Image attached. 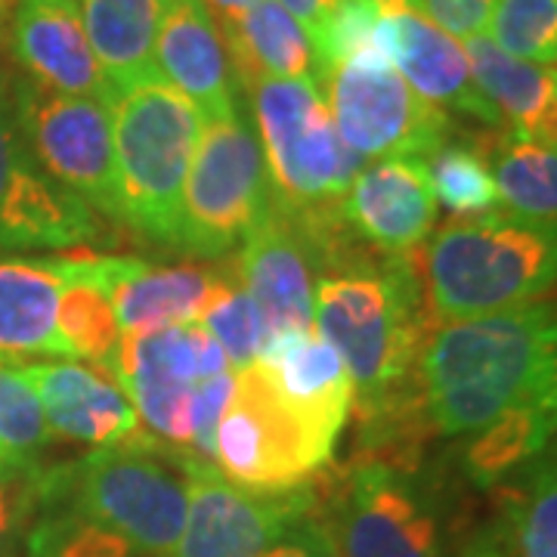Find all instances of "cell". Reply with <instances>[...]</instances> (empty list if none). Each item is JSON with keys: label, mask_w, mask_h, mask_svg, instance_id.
I'll return each instance as SVG.
<instances>
[{"label": "cell", "mask_w": 557, "mask_h": 557, "mask_svg": "<svg viewBox=\"0 0 557 557\" xmlns=\"http://www.w3.org/2000/svg\"><path fill=\"white\" fill-rule=\"evenodd\" d=\"M375 44L421 100L498 127L496 112L474 84L461 40L437 28L418 7L379 13Z\"/></svg>", "instance_id": "e0dca14e"}, {"label": "cell", "mask_w": 557, "mask_h": 557, "mask_svg": "<svg viewBox=\"0 0 557 557\" xmlns=\"http://www.w3.org/2000/svg\"><path fill=\"white\" fill-rule=\"evenodd\" d=\"M403 474L354 461L335 518L325 520L338 557H440L437 515Z\"/></svg>", "instance_id": "5bb4252c"}, {"label": "cell", "mask_w": 557, "mask_h": 557, "mask_svg": "<svg viewBox=\"0 0 557 557\" xmlns=\"http://www.w3.org/2000/svg\"><path fill=\"white\" fill-rule=\"evenodd\" d=\"M366 242L319 270L313 329L329 341L354 381L362 424L421 406L418 354L431 332L421 298L418 255L387 258Z\"/></svg>", "instance_id": "6da1fadb"}, {"label": "cell", "mask_w": 557, "mask_h": 557, "mask_svg": "<svg viewBox=\"0 0 557 557\" xmlns=\"http://www.w3.org/2000/svg\"><path fill=\"white\" fill-rule=\"evenodd\" d=\"M248 90L270 208L304 233L341 223L344 196L366 161L341 143L317 81H258Z\"/></svg>", "instance_id": "5b68a950"}, {"label": "cell", "mask_w": 557, "mask_h": 557, "mask_svg": "<svg viewBox=\"0 0 557 557\" xmlns=\"http://www.w3.org/2000/svg\"><path fill=\"white\" fill-rule=\"evenodd\" d=\"M498 205L508 214L555 230L557 214V149L542 139H502L490 159Z\"/></svg>", "instance_id": "83f0119b"}, {"label": "cell", "mask_w": 557, "mask_h": 557, "mask_svg": "<svg viewBox=\"0 0 557 557\" xmlns=\"http://www.w3.org/2000/svg\"><path fill=\"white\" fill-rule=\"evenodd\" d=\"M65 282L62 258H0V362L62 359L57 307Z\"/></svg>", "instance_id": "603a6c76"}, {"label": "cell", "mask_w": 557, "mask_h": 557, "mask_svg": "<svg viewBox=\"0 0 557 557\" xmlns=\"http://www.w3.org/2000/svg\"><path fill=\"white\" fill-rule=\"evenodd\" d=\"M94 270L115 310L121 335L152 332L177 322H196L211 285V270L193 263L156 267L139 258L94 255Z\"/></svg>", "instance_id": "7402d4cb"}, {"label": "cell", "mask_w": 557, "mask_h": 557, "mask_svg": "<svg viewBox=\"0 0 557 557\" xmlns=\"http://www.w3.org/2000/svg\"><path fill=\"white\" fill-rule=\"evenodd\" d=\"M260 557H338L335 542L329 533V523L317 518L313 508H307L298 520H292L276 542Z\"/></svg>", "instance_id": "8d00e7d4"}, {"label": "cell", "mask_w": 557, "mask_h": 557, "mask_svg": "<svg viewBox=\"0 0 557 557\" xmlns=\"http://www.w3.org/2000/svg\"><path fill=\"white\" fill-rule=\"evenodd\" d=\"M10 40L28 81L57 94L112 106L115 90L90 50L78 0H20Z\"/></svg>", "instance_id": "ffe728a7"}, {"label": "cell", "mask_w": 557, "mask_h": 557, "mask_svg": "<svg viewBox=\"0 0 557 557\" xmlns=\"http://www.w3.org/2000/svg\"><path fill=\"white\" fill-rule=\"evenodd\" d=\"M270 211L263 156L242 109L201 119V134L183 183L174 248L196 258H223Z\"/></svg>", "instance_id": "ba28073f"}, {"label": "cell", "mask_w": 557, "mask_h": 557, "mask_svg": "<svg viewBox=\"0 0 557 557\" xmlns=\"http://www.w3.org/2000/svg\"><path fill=\"white\" fill-rule=\"evenodd\" d=\"M322 81L341 143L362 161L431 159L446 143L449 115L421 100L381 53L347 57Z\"/></svg>", "instance_id": "30bf717a"}, {"label": "cell", "mask_w": 557, "mask_h": 557, "mask_svg": "<svg viewBox=\"0 0 557 557\" xmlns=\"http://www.w3.org/2000/svg\"><path fill=\"white\" fill-rule=\"evenodd\" d=\"M57 511L40 520L28 539L32 557H131L137 555L131 542L115 530L87 520L60 502H47Z\"/></svg>", "instance_id": "836d02e7"}, {"label": "cell", "mask_w": 557, "mask_h": 557, "mask_svg": "<svg viewBox=\"0 0 557 557\" xmlns=\"http://www.w3.org/2000/svg\"><path fill=\"white\" fill-rule=\"evenodd\" d=\"M428 174L437 205H443L456 220L490 214L498 208L490 156L480 146L446 139L428 161Z\"/></svg>", "instance_id": "4dcf8cb0"}, {"label": "cell", "mask_w": 557, "mask_h": 557, "mask_svg": "<svg viewBox=\"0 0 557 557\" xmlns=\"http://www.w3.org/2000/svg\"><path fill=\"white\" fill-rule=\"evenodd\" d=\"M486 38L508 57L555 65L557 0H496L486 22Z\"/></svg>", "instance_id": "d6a6232c"}, {"label": "cell", "mask_w": 557, "mask_h": 557, "mask_svg": "<svg viewBox=\"0 0 557 557\" xmlns=\"http://www.w3.org/2000/svg\"><path fill=\"white\" fill-rule=\"evenodd\" d=\"M468 557H502L496 552V548H490V545H483V548H474V552H471V555Z\"/></svg>", "instance_id": "b9f144b4"}, {"label": "cell", "mask_w": 557, "mask_h": 557, "mask_svg": "<svg viewBox=\"0 0 557 557\" xmlns=\"http://www.w3.org/2000/svg\"><path fill=\"white\" fill-rule=\"evenodd\" d=\"M341 211L354 236L372 251L387 258H412L431 239L437 223V196L428 161L394 156L362 168Z\"/></svg>", "instance_id": "9a60e30c"}, {"label": "cell", "mask_w": 557, "mask_h": 557, "mask_svg": "<svg viewBox=\"0 0 557 557\" xmlns=\"http://www.w3.org/2000/svg\"><path fill=\"white\" fill-rule=\"evenodd\" d=\"M156 69L201 112L218 119L239 106V78L205 0H164Z\"/></svg>", "instance_id": "44dd1931"}, {"label": "cell", "mask_w": 557, "mask_h": 557, "mask_svg": "<svg viewBox=\"0 0 557 557\" xmlns=\"http://www.w3.org/2000/svg\"><path fill=\"white\" fill-rule=\"evenodd\" d=\"M22 139L38 168L106 218L121 220L112 109L22 81L10 97Z\"/></svg>", "instance_id": "8fae6325"}, {"label": "cell", "mask_w": 557, "mask_h": 557, "mask_svg": "<svg viewBox=\"0 0 557 557\" xmlns=\"http://www.w3.org/2000/svg\"><path fill=\"white\" fill-rule=\"evenodd\" d=\"M496 0H418V10L456 40L486 35Z\"/></svg>", "instance_id": "74e56055"}, {"label": "cell", "mask_w": 557, "mask_h": 557, "mask_svg": "<svg viewBox=\"0 0 557 557\" xmlns=\"http://www.w3.org/2000/svg\"><path fill=\"white\" fill-rule=\"evenodd\" d=\"M109 109L121 223L143 239L174 248L201 112L161 75L119 90Z\"/></svg>", "instance_id": "52a82bcc"}, {"label": "cell", "mask_w": 557, "mask_h": 557, "mask_svg": "<svg viewBox=\"0 0 557 557\" xmlns=\"http://www.w3.org/2000/svg\"><path fill=\"white\" fill-rule=\"evenodd\" d=\"M313 508L310 483L295 493H248L205 458L186 465V520L171 557H260Z\"/></svg>", "instance_id": "7c38bea8"}, {"label": "cell", "mask_w": 557, "mask_h": 557, "mask_svg": "<svg viewBox=\"0 0 557 557\" xmlns=\"http://www.w3.org/2000/svg\"><path fill=\"white\" fill-rule=\"evenodd\" d=\"M102 372L134 403L139 424L156 440L211 461L214 424L230 403L236 372L199 322L121 335Z\"/></svg>", "instance_id": "277c9868"}, {"label": "cell", "mask_w": 557, "mask_h": 557, "mask_svg": "<svg viewBox=\"0 0 557 557\" xmlns=\"http://www.w3.org/2000/svg\"><path fill=\"white\" fill-rule=\"evenodd\" d=\"M220 35L245 90L258 81L313 78L319 84L313 44L278 0H258L236 25L223 28Z\"/></svg>", "instance_id": "d4e9b609"}, {"label": "cell", "mask_w": 557, "mask_h": 557, "mask_svg": "<svg viewBox=\"0 0 557 557\" xmlns=\"http://www.w3.org/2000/svg\"><path fill=\"white\" fill-rule=\"evenodd\" d=\"M520 557H557V486L555 468H539L515 508Z\"/></svg>", "instance_id": "e575fe53"}, {"label": "cell", "mask_w": 557, "mask_h": 557, "mask_svg": "<svg viewBox=\"0 0 557 557\" xmlns=\"http://www.w3.org/2000/svg\"><path fill=\"white\" fill-rule=\"evenodd\" d=\"M555 428V403H536L515 412H505L493 424L480 431V437L468 446V474L480 486H490L508 471L536 458Z\"/></svg>", "instance_id": "f546056e"}, {"label": "cell", "mask_w": 557, "mask_h": 557, "mask_svg": "<svg viewBox=\"0 0 557 557\" xmlns=\"http://www.w3.org/2000/svg\"><path fill=\"white\" fill-rule=\"evenodd\" d=\"M557 325L539 300L428 332L418 354L424 416L443 437L478 434L505 412L555 403Z\"/></svg>", "instance_id": "7a4b0ae2"}, {"label": "cell", "mask_w": 557, "mask_h": 557, "mask_svg": "<svg viewBox=\"0 0 557 557\" xmlns=\"http://www.w3.org/2000/svg\"><path fill=\"white\" fill-rule=\"evenodd\" d=\"M278 3L295 16V22L304 28V35L313 44V53H317L347 0H278Z\"/></svg>", "instance_id": "f35d334b"}, {"label": "cell", "mask_w": 557, "mask_h": 557, "mask_svg": "<svg viewBox=\"0 0 557 557\" xmlns=\"http://www.w3.org/2000/svg\"><path fill=\"white\" fill-rule=\"evenodd\" d=\"M189 458L139 434L119 446L94 449L69 468L40 471V502H60L115 530L139 555L171 557L186 520Z\"/></svg>", "instance_id": "8992f818"}, {"label": "cell", "mask_w": 557, "mask_h": 557, "mask_svg": "<svg viewBox=\"0 0 557 557\" xmlns=\"http://www.w3.org/2000/svg\"><path fill=\"white\" fill-rule=\"evenodd\" d=\"M78 10L90 50L115 94L159 75L156 40L164 0H78Z\"/></svg>", "instance_id": "484cf974"}, {"label": "cell", "mask_w": 557, "mask_h": 557, "mask_svg": "<svg viewBox=\"0 0 557 557\" xmlns=\"http://www.w3.org/2000/svg\"><path fill=\"white\" fill-rule=\"evenodd\" d=\"M196 322L218 341L236 375L258 362L260 350L267 344V322L242 282L236 258L226 267H211V285H208V295Z\"/></svg>", "instance_id": "f1b7e54d"}, {"label": "cell", "mask_w": 557, "mask_h": 557, "mask_svg": "<svg viewBox=\"0 0 557 557\" xmlns=\"http://www.w3.org/2000/svg\"><path fill=\"white\" fill-rule=\"evenodd\" d=\"M57 335L69 359L109 366L121 332L109 295L97 278L94 255H65V282L57 307Z\"/></svg>", "instance_id": "4316f807"}, {"label": "cell", "mask_w": 557, "mask_h": 557, "mask_svg": "<svg viewBox=\"0 0 557 557\" xmlns=\"http://www.w3.org/2000/svg\"><path fill=\"white\" fill-rule=\"evenodd\" d=\"M97 239V211L40 171L0 94V251H69Z\"/></svg>", "instance_id": "4fadbf2b"}, {"label": "cell", "mask_w": 557, "mask_h": 557, "mask_svg": "<svg viewBox=\"0 0 557 557\" xmlns=\"http://www.w3.org/2000/svg\"><path fill=\"white\" fill-rule=\"evenodd\" d=\"M255 3H258V0H205V7H208V13L214 16L220 32L230 28V25H236Z\"/></svg>", "instance_id": "ab89813d"}, {"label": "cell", "mask_w": 557, "mask_h": 557, "mask_svg": "<svg viewBox=\"0 0 557 557\" xmlns=\"http://www.w3.org/2000/svg\"><path fill=\"white\" fill-rule=\"evenodd\" d=\"M379 10L381 16L384 13H394V10H406V7H418V0H366Z\"/></svg>", "instance_id": "60d3db41"}, {"label": "cell", "mask_w": 557, "mask_h": 557, "mask_svg": "<svg viewBox=\"0 0 557 557\" xmlns=\"http://www.w3.org/2000/svg\"><path fill=\"white\" fill-rule=\"evenodd\" d=\"M20 375L35 391L50 434L94 449L119 446L143 434L134 403L106 372L84 362H20Z\"/></svg>", "instance_id": "ac0fdd59"}, {"label": "cell", "mask_w": 557, "mask_h": 557, "mask_svg": "<svg viewBox=\"0 0 557 557\" xmlns=\"http://www.w3.org/2000/svg\"><path fill=\"white\" fill-rule=\"evenodd\" d=\"M255 366L292 416L325 443L338 446L354 409V381L338 350L317 329L267 338Z\"/></svg>", "instance_id": "2e32d148"}, {"label": "cell", "mask_w": 557, "mask_h": 557, "mask_svg": "<svg viewBox=\"0 0 557 557\" xmlns=\"http://www.w3.org/2000/svg\"><path fill=\"white\" fill-rule=\"evenodd\" d=\"M239 276L267 322V338L313 329V248L298 223L267 211L236 255Z\"/></svg>", "instance_id": "d6986e66"}, {"label": "cell", "mask_w": 557, "mask_h": 557, "mask_svg": "<svg viewBox=\"0 0 557 557\" xmlns=\"http://www.w3.org/2000/svg\"><path fill=\"white\" fill-rule=\"evenodd\" d=\"M465 57L471 65L474 84L496 112L498 124L511 137L555 143L557 131V75L555 65L508 57L486 35L468 38Z\"/></svg>", "instance_id": "cb8c5ba5"}, {"label": "cell", "mask_w": 557, "mask_h": 557, "mask_svg": "<svg viewBox=\"0 0 557 557\" xmlns=\"http://www.w3.org/2000/svg\"><path fill=\"white\" fill-rule=\"evenodd\" d=\"M50 437L32 384L16 366L0 362V474L38 471V458Z\"/></svg>", "instance_id": "1f68e13d"}, {"label": "cell", "mask_w": 557, "mask_h": 557, "mask_svg": "<svg viewBox=\"0 0 557 557\" xmlns=\"http://www.w3.org/2000/svg\"><path fill=\"white\" fill-rule=\"evenodd\" d=\"M7 3H10V0H0V20L7 16Z\"/></svg>", "instance_id": "7bdbcfd3"}, {"label": "cell", "mask_w": 557, "mask_h": 557, "mask_svg": "<svg viewBox=\"0 0 557 557\" xmlns=\"http://www.w3.org/2000/svg\"><path fill=\"white\" fill-rule=\"evenodd\" d=\"M335 446L313 434L267 387L258 366L236 375L211 440V465L248 493H295L332 461Z\"/></svg>", "instance_id": "9c48e42d"}, {"label": "cell", "mask_w": 557, "mask_h": 557, "mask_svg": "<svg viewBox=\"0 0 557 557\" xmlns=\"http://www.w3.org/2000/svg\"><path fill=\"white\" fill-rule=\"evenodd\" d=\"M555 267V230L496 211L453 220L431 233L421 282L434 317L456 322L545 300Z\"/></svg>", "instance_id": "3957f363"}, {"label": "cell", "mask_w": 557, "mask_h": 557, "mask_svg": "<svg viewBox=\"0 0 557 557\" xmlns=\"http://www.w3.org/2000/svg\"><path fill=\"white\" fill-rule=\"evenodd\" d=\"M38 471H13L0 474V557H16L25 520L40 502Z\"/></svg>", "instance_id": "d590c367"}]
</instances>
